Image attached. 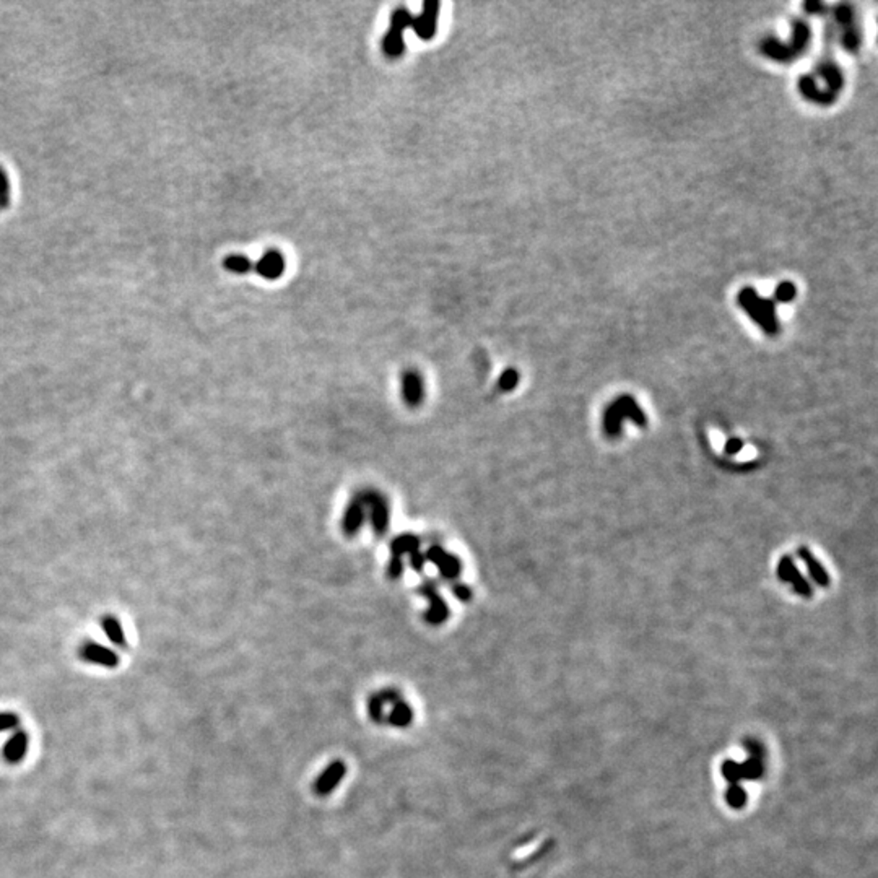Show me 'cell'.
Masks as SVG:
<instances>
[{"label": "cell", "mask_w": 878, "mask_h": 878, "mask_svg": "<svg viewBox=\"0 0 878 878\" xmlns=\"http://www.w3.org/2000/svg\"><path fill=\"white\" fill-rule=\"evenodd\" d=\"M810 25L804 18H795L793 21V37H790L789 42H781L776 37H766L759 45V51L771 61L793 62L805 52L810 45Z\"/></svg>", "instance_id": "obj_1"}, {"label": "cell", "mask_w": 878, "mask_h": 878, "mask_svg": "<svg viewBox=\"0 0 878 878\" xmlns=\"http://www.w3.org/2000/svg\"><path fill=\"white\" fill-rule=\"evenodd\" d=\"M740 308L752 317L757 324L763 328L768 336H776L779 332V321L776 316V301L771 298H759L752 287H745L737 296Z\"/></svg>", "instance_id": "obj_2"}, {"label": "cell", "mask_w": 878, "mask_h": 878, "mask_svg": "<svg viewBox=\"0 0 878 878\" xmlns=\"http://www.w3.org/2000/svg\"><path fill=\"white\" fill-rule=\"evenodd\" d=\"M834 31L849 54H855L862 45V30L855 8L849 4H839L833 8Z\"/></svg>", "instance_id": "obj_3"}, {"label": "cell", "mask_w": 878, "mask_h": 878, "mask_svg": "<svg viewBox=\"0 0 878 878\" xmlns=\"http://www.w3.org/2000/svg\"><path fill=\"white\" fill-rule=\"evenodd\" d=\"M623 420H633L639 427H644L648 423L646 415L638 407L636 401L629 396H623L618 398L605 412V417H603V429H605V433L608 436L620 434Z\"/></svg>", "instance_id": "obj_4"}, {"label": "cell", "mask_w": 878, "mask_h": 878, "mask_svg": "<svg viewBox=\"0 0 878 878\" xmlns=\"http://www.w3.org/2000/svg\"><path fill=\"white\" fill-rule=\"evenodd\" d=\"M413 17L407 8L394 10L391 18V28L387 31L384 40H382V51L387 57L397 59L403 54L405 45H403V31L410 28Z\"/></svg>", "instance_id": "obj_5"}, {"label": "cell", "mask_w": 878, "mask_h": 878, "mask_svg": "<svg viewBox=\"0 0 878 878\" xmlns=\"http://www.w3.org/2000/svg\"><path fill=\"white\" fill-rule=\"evenodd\" d=\"M355 497L362 501L364 508L369 511L371 526H373L376 534H386V530L389 529V504H387V499L376 490H360Z\"/></svg>", "instance_id": "obj_6"}, {"label": "cell", "mask_w": 878, "mask_h": 878, "mask_svg": "<svg viewBox=\"0 0 878 878\" xmlns=\"http://www.w3.org/2000/svg\"><path fill=\"white\" fill-rule=\"evenodd\" d=\"M345 774H347V764L342 759H336V761L328 763L324 771L317 776L312 790H314L316 795L327 797L338 788Z\"/></svg>", "instance_id": "obj_7"}, {"label": "cell", "mask_w": 878, "mask_h": 878, "mask_svg": "<svg viewBox=\"0 0 878 878\" xmlns=\"http://www.w3.org/2000/svg\"><path fill=\"white\" fill-rule=\"evenodd\" d=\"M438 17H439V4L428 0L423 4L422 13L418 17H413L410 28L423 41H429L431 37L438 31Z\"/></svg>", "instance_id": "obj_8"}, {"label": "cell", "mask_w": 878, "mask_h": 878, "mask_svg": "<svg viewBox=\"0 0 878 878\" xmlns=\"http://www.w3.org/2000/svg\"><path fill=\"white\" fill-rule=\"evenodd\" d=\"M398 698H402V694L396 688H386L371 694L368 698V714L371 720H374L376 724H384L387 713Z\"/></svg>", "instance_id": "obj_9"}, {"label": "cell", "mask_w": 878, "mask_h": 878, "mask_svg": "<svg viewBox=\"0 0 878 878\" xmlns=\"http://www.w3.org/2000/svg\"><path fill=\"white\" fill-rule=\"evenodd\" d=\"M420 592H422L423 595H427L429 600V608H428V612L425 613V620H427L429 624H441L448 620L449 608L448 605H446V602L438 595V589H436L434 583L427 581V583L422 584V587H420Z\"/></svg>", "instance_id": "obj_10"}, {"label": "cell", "mask_w": 878, "mask_h": 878, "mask_svg": "<svg viewBox=\"0 0 878 878\" xmlns=\"http://www.w3.org/2000/svg\"><path fill=\"white\" fill-rule=\"evenodd\" d=\"M425 558L439 568V573L444 579L454 581L457 576L461 574L462 564L459 562V558L454 557V554L446 553L439 545L431 547L427 552V554H425Z\"/></svg>", "instance_id": "obj_11"}, {"label": "cell", "mask_w": 878, "mask_h": 878, "mask_svg": "<svg viewBox=\"0 0 878 878\" xmlns=\"http://www.w3.org/2000/svg\"><path fill=\"white\" fill-rule=\"evenodd\" d=\"M80 657L90 662V664L107 667V669H114V667L119 665V655L112 649L98 643L83 644L82 649H80Z\"/></svg>", "instance_id": "obj_12"}, {"label": "cell", "mask_w": 878, "mask_h": 878, "mask_svg": "<svg viewBox=\"0 0 878 878\" xmlns=\"http://www.w3.org/2000/svg\"><path fill=\"white\" fill-rule=\"evenodd\" d=\"M252 271L262 278L277 280L285 272V257L278 251H268L257 262H254Z\"/></svg>", "instance_id": "obj_13"}, {"label": "cell", "mask_w": 878, "mask_h": 878, "mask_svg": "<svg viewBox=\"0 0 878 878\" xmlns=\"http://www.w3.org/2000/svg\"><path fill=\"white\" fill-rule=\"evenodd\" d=\"M402 397L408 407H418L425 398V384L417 371H405L402 376Z\"/></svg>", "instance_id": "obj_14"}, {"label": "cell", "mask_w": 878, "mask_h": 878, "mask_svg": "<svg viewBox=\"0 0 878 878\" xmlns=\"http://www.w3.org/2000/svg\"><path fill=\"white\" fill-rule=\"evenodd\" d=\"M778 574H779V578L784 581V583H793L795 592H799L800 595H804V597H810L812 595L810 584L807 583V579L799 573V569L795 568L793 558L784 557L783 559H781L779 568H778Z\"/></svg>", "instance_id": "obj_15"}, {"label": "cell", "mask_w": 878, "mask_h": 878, "mask_svg": "<svg viewBox=\"0 0 878 878\" xmlns=\"http://www.w3.org/2000/svg\"><path fill=\"white\" fill-rule=\"evenodd\" d=\"M364 519H366L364 504L357 497H353V499L350 501L347 508H345V513L342 517L343 534H347L348 537L357 534V532L362 529Z\"/></svg>", "instance_id": "obj_16"}, {"label": "cell", "mask_w": 878, "mask_h": 878, "mask_svg": "<svg viewBox=\"0 0 878 878\" xmlns=\"http://www.w3.org/2000/svg\"><path fill=\"white\" fill-rule=\"evenodd\" d=\"M28 743L30 737L25 730L15 732L4 747L2 755L5 761L8 764H18L20 761H23L26 752H28Z\"/></svg>", "instance_id": "obj_17"}, {"label": "cell", "mask_w": 878, "mask_h": 878, "mask_svg": "<svg viewBox=\"0 0 878 878\" xmlns=\"http://www.w3.org/2000/svg\"><path fill=\"white\" fill-rule=\"evenodd\" d=\"M387 724L397 727V729H405V727L413 723V709L403 698H398L392 704L389 713H387Z\"/></svg>", "instance_id": "obj_18"}, {"label": "cell", "mask_w": 878, "mask_h": 878, "mask_svg": "<svg viewBox=\"0 0 878 878\" xmlns=\"http://www.w3.org/2000/svg\"><path fill=\"white\" fill-rule=\"evenodd\" d=\"M799 557H800L802 562L805 563V566H807V569H809V573H810L812 578L815 579V583L818 586H821V587H826L829 584V576H828L826 571L823 569L821 564L817 562L815 557H813V554L810 553L809 548L800 547L799 548Z\"/></svg>", "instance_id": "obj_19"}, {"label": "cell", "mask_w": 878, "mask_h": 878, "mask_svg": "<svg viewBox=\"0 0 878 878\" xmlns=\"http://www.w3.org/2000/svg\"><path fill=\"white\" fill-rule=\"evenodd\" d=\"M101 628H103L106 638L109 639L112 644L117 646V648H126L127 646L126 633H124L122 624L116 617H105L103 622H101Z\"/></svg>", "instance_id": "obj_20"}, {"label": "cell", "mask_w": 878, "mask_h": 878, "mask_svg": "<svg viewBox=\"0 0 878 878\" xmlns=\"http://www.w3.org/2000/svg\"><path fill=\"white\" fill-rule=\"evenodd\" d=\"M420 547V540L412 534H405L397 537L394 542H392V558H402L403 554H412L413 552H417Z\"/></svg>", "instance_id": "obj_21"}, {"label": "cell", "mask_w": 878, "mask_h": 878, "mask_svg": "<svg viewBox=\"0 0 878 878\" xmlns=\"http://www.w3.org/2000/svg\"><path fill=\"white\" fill-rule=\"evenodd\" d=\"M223 267L226 268V271L235 272V273H247V272L252 271V267H254V262H252L247 256L231 254V256H226L223 259Z\"/></svg>", "instance_id": "obj_22"}, {"label": "cell", "mask_w": 878, "mask_h": 878, "mask_svg": "<svg viewBox=\"0 0 878 878\" xmlns=\"http://www.w3.org/2000/svg\"><path fill=\"white\" fill-rule=\"evenodd\" d=\"M797 295V288L793 282H783L779 283V287L776 288V292L773 295V299L776 303H790L795 298Z\"/></svg>", "instance_id": "obj_23"}, {"label": "cell", "mask_w": 878, "mask_h": 878, "mask_svg": "<svg viewBox=\"0 0 878 878\" xmlns=\"http://www.w3.org/2000/svg\"><path fill=\"white\" fill-rule=\"evenodd\" d=\"M10 206V181L7 171L0 165V208H8Z\"/></svg>", "instance_id": "obj_24"}, {"label": "cell", "mask_w": 878, "mask_h": 878, "mask_svg": "<svg viewBox=\"0 0 878 878\" xmlns=\"http://www.w3.org/2000/svg\"><path fill=\"white\" fill-rule=\"evenodd\" d=\"M517 382H519V373H517L516 369H506L504 373L501 374L498 386H499L501 391L509 392V391H513L514 387L517 386Z\"/></svg>", "instance_id": "obj_25"}, {"label": "cell", "mask_w": 878, "mask_h": 878, "mask_svg": "<svg viewBox=\"0 0 878 878\" xmlns=\"http://www.w3.org/2000/svg\"><path fill=\"white\" fill-rule=\"evenodd\" d=\"M20 725V718L15 713H0V732L13 730Z\"/></svg>", "instance_id": "obj_26"}, {"label": "cell", "mask_w": 878, "mask_h": 878, "mask_svg": "<svg viewBox=\"0 0 878 878\" xmlns=\"http://www.w3.org/2000/svg\"><path fill=\"white\" fill-rule=\"evenodd\" d=\"M452 591H454V594H456V597L459 600H462V602L470 600L472 592H470V589H468L467 586H464V584H454V587H452Z\"/></svg>", "instance_id": "obj_27"}, {"label": "cell", "mask_w": 878, "mask_h": 878, "mask_svg": "<svg viewBox=\"0 0 878 878\" xmlns=\"http://www.w3.org/2000/svg\"><path fill=\"white\" fill-rule=\"evenodd\" d=\"M410 563H412V566H413L415 569H417V571H422V569H423V566H425V563H427V558H425V554H423L422 552H418V550H417V552H413V553L410 554Z\"/></svg>", "instance_id": "obj_28"}, {"label": "cell", "mask_w": 878, "mask_h": 878, "mask_svg": "<svg viewBox=\"0 0 878 878\" xmlns=\"http://www.w3.org/2000/svg\"><path fill=\"white\" fill-rule=\"evenodd\" d=\"M742 448H743V443L740 439H730L729 443L725 444V451L729 452V454H737V452H739Z\"/></svg>", "instance_id": "obj_29"}]
</instances>
